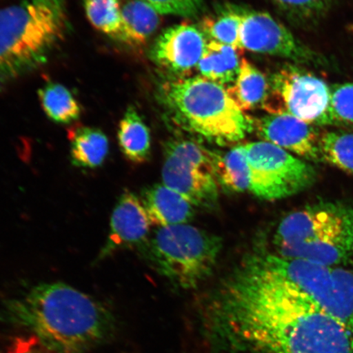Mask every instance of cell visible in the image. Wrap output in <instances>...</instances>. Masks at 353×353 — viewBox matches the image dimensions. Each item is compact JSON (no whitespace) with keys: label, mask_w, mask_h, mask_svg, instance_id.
<instances>
[{"label":"cell","mask_w":353,"mask_h":353,"mask_svg":"<svg viewBox=\"0 0 353 353\" xmlns=\"http://www.w3.org/2000/svg\"><path fill=\"white\" fill-rule=\"evenodd\" d=\"M70 158L79 169L94 170L104 164L108 157V136L98 128L77 126L69 131Z\"/></svg>","instance_id":"obj_16"},{"label":"cell","mask_w":353,"mask_h":353,"mask_svg":"<svg viewBox=\"0 0 353 353\" xmlns=\"http://www.w3.org/2000/svg\"><path fill=\"white\" fill-rule=\"evenodd\" d=\"M206 44L201 29L182 22L159 35L150 50V57L165 72L182 79L197 68Z\"/></svg>","instance_id":"obj_12"},{"label":"cell","mask_w":353,"mask_h":353,"mask_svg":"<svg viewBox=\"0 0 353 353\" xmlns=\"http://www.w3.org/2000/svg\"><path fill=\"white\" fill-rule=\"evenodd\" d=\"M250 170V189L263 200H281L302 192L316 179L312 165L277 145L259 141L245 145Z\"/></svg>","instance_id":"obj_9"},{"label":"cell","mask_w":353,"mask_h":353,"mask_svg":"<svg viewBox=\"0 0 353 353\" xmlns=\"http://www.w3.org/2000/svg\"><path fill=\"white\" fill-rule=\"evenodd\" d=\"M38 97L44 113L52 122L70 125L81 117V105L72 91L61 83H46L39 88Z\"/></svg>","instance_id":"obj_21"},{"label":"cell","mask_w":353,"mask_h":353,"mask_svg":"<svg viewBox=\"0 0 353 353\" xmlns=\"http://www.w3.org/2000/svg\"><path fill=\"white\" fill-rule=\"evenodd\" d=\"M262 108L268 114H290L310 125H322L330 101L323 79L298 66L273 74Z\"/></svg>","instance_id":"obj_10"},{"label":"cell","mask_w":353,"mask_h":353,"mask_svg":"<svg viewBox=\"0 0 353 353\" xmlns=\"http://www.w3.org/2000/svg\"><path fill=\"white\" fill-rule=\"evenodd\" d=\"M0 353H52L44 347L34 336L29 339H19Z\"/></svg>","instance_id":"obj_29"},{"label":"cell","mask_w":353,"mask_h":353,"mask_svg":"<svg viewBox=\"0 0 353 353\" xmlns=\"http://www.w3.org/2000/svg\"><path fill=\"white\" fill-rule=\"evenodd\" d=\"M88 21L94 28L118 41L121 30L123 0H82Z\"/></svg>","instance_id":"obj_23"},{"label":"cell","mask_w":353,"mask_h":353,"mask_svg":"<svg viewBox=\"0 0 353 353\" xmlns=\"http://www.w3.org/2000/svg\"><path fill=\"white\" fill-rule=\"evenodd\" d=\"M141 201L152 225L158 228L187 224L195 214V206L163 183L144 190Z\"/></svg>","instance_id":"obj_15"},{"label":"cell","mask_w":353,"mask_h":353,"mask_svg":"<svg viewBox=\"0 0 353 353\" xmlns=\"http://www.w3.org/2000/svg\"><path fill=\"white\" fill-rule=\"evenodd\" d=\"M266 270L311 298L353 331V272L279 254H254Z\"/></svg>","instance_id":"obj_7"},{"label":"cell","mask_w":353,"mask_h":353,"mask_svg":"<svg viewBox=\"0 0 353 353\" xmlns=\"http://www.w3.org/2000/svg\"><path fill=\"white\" fill-rule=\"evenodd\" d=\"M270 83L264 74L248 60L242 59L236 81L227 91L238 107L246 112L259 105L262 107Z\"/></svg>","instance_id":"obj_20"},{"label":"cell","mask_w":353,"mask_h":353,"mask_svg":"<svg viewBox=\"0 0 353 353\" xmlns=\"http://www.w3.org/2000/svg\"><path fill=\"white\" fill-rule=\"evenodd\" d=\"M239 50L226 44L210 41L197 65L201 77L224 87L232 86L239 74Z\"/></svg>","instance_id":"obj_18"},{"label":"cell","mask_w":353,"mask_h":353,"mask_svg":"<svg viewBox=\"0 0 353 353\" xmlns=\"http://www.w3.org/2000/svg\"><path fill=\"white\" fill-rule=\"evenodd\" d=\"M216 172L219 184L234 192H250V170L245 145H236L228 153L217 154Z\"/></svg>","instance_id":"obj_22"},{"label":"cell","mask_w":353,"mask_h":353,"mask_svg":"<svg viewBox=\"0 0 353 353\" xmlns=\"http://www.w3.org/2000/svg\"><path fill=\"white\" fill-rule=\"evenodd\" d=\"M216 157L201 144L187 139L165 144L162 183L195 207L210 209L219 199Z\"/></svg>","instance_id":"obj_8"},{"label":"cell","mask_w":353,"mask_h":353,"mask_svg":"<svg viewBox=\"0 0 353 353\" xmlns=\"http://www.w3.org/2000/svg\"><path fill=\"white\" fill-rule=\"evenodd\" d=\"M159 98L172 120L210 142L240 143L254 130L253 119L238 107L227 88L201 76L167 81Z\"/></svg>","instance_id":"obj_4"},{"label":"cell","mask_w":353,"mask_h":353,"mask_svg":"<svg viewBox=\"0 0 353 353\" xmlns=\"http://www.w3.org/2000/svg\"><path fill=\"white\" fill-rule=\"evenodd\" d=\"M353 125V83L330 88V105L322 125Z\"/></svg>","instance_id":"obj_27"},{"label":"cell","mask_w":353,"mask_h":353,"mask_svg":"<svg viewBox=\"0 0 353 353\" xmlns=\"http://www.w3.org/2000/svg\"><path fill=\"white\" fill-rule=\"evenodd\" d=\"M68 28L66 0H24L0 8V82L46 63Z\"/></svg>","instance_id":"obj_3"},{"label":"cell","mask_w":353,"mask_h":353,"mask_svg":"<svg viewBox=\"0 0 353 353\" xmlns=\"http://www.w3.org/2000/svg\"><path fill=\"white\" fill-rule=\"evenodd\" d=\"M221 249L219 237L188 223L158 228L150 245L158 270L185 289L195 288L212 274Z\"/></svg>","instance_id":"obj_6"},{"label":"cell","mask_w":353,"mask_h":353,"mask_svg":"<svg viewBox=\"0 0 353 353\" xmlns=\"http://www.w3.org/2000/svg\"><path fill=\"white\" fill-rule=\"evenodd\" d=\"M277 254L339 267L353 263V207L321 202L294 211L275 234Z\"/></svg>","instance_id":"obj_5"},{"label":"cell","mask_w":353,"mask_h":353,"mask_svg":"<svg viewBox=\"0 0 353 353\" xmlns=\"http://www.w3.org/2000/svg\"><path fill=\"white\" fill-rule=\"evenodd\" d=\"M161 24V14L142 0H128L121 12V30L118 41L142 46Z\"/></svg>","instance_id":"obj_17"},{"label":"cell","mask_w":353,"mask_h":353,"mask_svg":"<svg viewBox=\"0 0 353 353\" xmlns=\"http://www.w3.org/2000/svg\"><path fill=\"white\" fill-rule=\"evenodd\" d=\"M321 160L353 174V134L325 132L320 137Z\"/></svg>","instance_id":"obj_24"},{"label":"cell","mask_w":353,"mask_h":353,"mask_svg":"<svg viewBox=\"0 0 353 353\" xmlns=\"http://www.w3.org/2000/svg\"><path fill=\"white\" fill-rule=\"evenodd\" d=\"M7 323L52 353H88L110 341L116 319L104 303L61 282L41 283L3 306Z\"/></svg>","instance_id":"obj_2"},{"label":"cell","mask_w":353,"mask_h":353,"mask_svg":"<svg viewBox=\"0 0 353 353\" xmlns=\"http://www.w3.org/2000/svg\"><path fill=\"white\" fill-rule=\"evenodd\" d=\"M294 24L309 26L319 23L333 7L335 0H273Z\"/></svg>","instance_id":"obj_25"},{"label":"cell","mask_w":353,"mask_h":353,"mask_svg":"<svg viewBox=\"0 0 353 353\" xmlns=\"http://www.w3.org/2000/svg\"><path fill=\"white\" fill-rule=\"evenodd\" d=\"M241 22V12H227L216 17H205L202 21L201 30L208 35L211 41L226 44L241 50L240 43Z\"/></svg>","instance_id":"obj_26"},{"label":"cell","mask_w":353,"mask_h":353,"mask_svg":"<svg viewBox=\"0 0 353 353\" xmlns=\"http://www.w3.org/2000/svg\"><path fill=\"white\" fill-rule=\"evenodd\" d=\"M264 142L277 145L301 159L321 161L320 137L315 128L290 114H267L254 121Z\"/></svg>","instance_id":"obj_13"},{"label":"cell","mask_w":353,"mask_h":353,"mask_svg":"<svg viewBox=\"0 0 353 353\" xmlns=\"http://www.w3.org/2000/svg\"><path fill=\"white\" fill-rule=\"evenodd\" d=\"M240 32L241 50L280 57L298 63L321 65L324 59L295 38L269 13L242 12Z\"/></svg>","instance_id":"obj_11"},{"label":"cell","mask_w":353,"mask_h":353,"mask_svg":"<svg viewBox=\"0 0 353 353\" xmlns=\"http://www.w3.org/2000/svg\"><path fill=\"white\" fill-rule=\"evenodd\" d=\"M151 227V221L142 201L126 190L114 207L108 239L96 262L110 257L119 250L143 242Z\"/></svg>","instance_id":"obj_14"},{"label":"cell","mask_w":353,"mask_h":353,"mask_svg":"<svg viewBox=\"0 0 353 353\" xmlns=\"http://www.w3.org/2000/svg\"><path fill=\"white\" fill-rule=\"evenodd\" d=\"M156 10L161 15L183 17H195L202 10V0H142Z\"/></svg>","instance_id":"obj_28"},{"label":"cell","mask_w":353,"mask_h":353,"mask_svg":"<svg viewBox=\"0 0 353 353\" xmlns=\"http://www.w3.org/2000/svg\"><path fill=\"white\" fill-rule=\"evenodd\" d=\"M117 139L121 152L128 161L143 164L151 154L150 130L135 108L130 105L119 123Z\"/></svg>","instance_id":"obj_19"},{"label":"cell","mask_w":353,"mask_h":353,"mask_svg":"<svg viewBox=\"0 0 353 353\" xmlns=\"http://www.w3.org/2000/svg\"><path fill=\"white\" fill-rule=\"evenodd\" d=\"M226 332L257 353H353V331L250 256L223 290Z\"/></svg>","instance_id":"obj_1"}]
</instances>
